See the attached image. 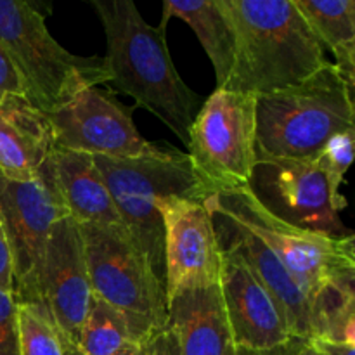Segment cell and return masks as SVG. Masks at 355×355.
<instances>
[{
    "instance_id": "obj_27",
    "label": "cell",
    "mask_w": 355,
    "mask_h": 355,
    "mask_svg": "<svg viewBox=\"0 0 355 355\" xmlns=\"http://www.w3.org/2000/svg\"><path fill=\"white\" fill-rule=\"evenodd\" d=\"M159 343H162L163 355H180L175 336H173V333L170 331V329H165V331L159 335Z\"/></svg>"
},
{
    "instance_id": "obj_2",
    "label": "cell",
    "mask_w": 355,
    "mask_h": 355,
    "mask_svg": "<svg viewBox=\"0 0 355 355\" xmlns=\"http://www.w3.org/2000/svg\"><path fill=\"white\" fill-rule=\"evenodd\" d=\"M236 33V61L222 87L239 94L277 92L328 64L322 44L295 0H222Z\"/></svg>"
},
{
    "instance_id": "obj_21",
    "label": "cell",
    "mask_w": 355,
    "mask_h": 355,
    "mask_svg": "<svg viewBox=\"0 0 355 355\" xmlns=\"http://www.w3.org/2000/svg\"><path fill=\"white\" fill-rule=\"evenodd\" d=\"M21 355H64L61 338L44 305L17 302Z\"/></svg>"
},
{
    "instance_id": "obj_3",
    "label": "cell",
    "mask_w": 355,
    "mask_h": 355,
    "mask_svg": "<svg viewBox=\"0 0 355 355\" xmlns=\"http://www.w3.org/2000/svg\"><path fill=\"white\" fill-rule=\"evenodd\" d=\"M352 89L329 61L298 85L255 96L257 158L312 159L336 134L355 130Z\"/></svg>"
},
{
    "instance_id": "obj_18",
    "label": "cell",
    "mask_w": 355,
    "mask_h": 355,
    "mask_svg": "<svg viewBox=\"0 0 355 355\" xmlns=\"http://www.w3.org/2000/svg\"><path fill=\"white\" fill-rule=\"evenodd\" d=\"M172 17L182 19L196 33L214 64L217 89H222L236 61L234 26L222 0H165L159 30L166 31V24Z\"/></svg>"
},
{
    "instance_id": "obj_1",
    "label": "cell",
    "mask_w": 355,
    "mask_h": 355,
    "mask_svg": "<svg viewBox=\"0 0 355 355\" xmlns=\"http://www.w3.org/2000/svg\"><path fill=\"white\" fill-rule=\"evenodd\" d=\"M104 35L107 87L134 97L162 120L187 148L201 97L180 78L166 47L165 31L146 23L132 0H92Z\"/></svg>"
},
{
    "instance_id": "obj_26",
    "label": "cell",
    "mask_w": 355,
    "mask_h": 355,
    "mask_svg": "<svg viewBox=\"0 0 355 355\" xmlns=\"http://www.w3.org/2000/svg\"><path fill=\"white\" fill-rule=\"evenodd\" d=\"M309 347L321 355H355V345L329 342V340H311Z\"/></svg>"
},
{
    "instance_id": "obj_25",
    "label": "cell",
    "mask_w": 355,
    "mask_h": 355,
    "mask_svg": "<svg viewBox=\"0 0 355 355\" xmlns=\"http://www.w3.org/2000/svg\"><path fill=\"white\" fill-rule=\"evenodd\" d=\"M0 288L2 290H14V272H12V255H10L9 243L0 222Z\"/></svg>"
},
{
    "instance_id": "obj_30",
    "label": "cell",
    "mask_w": 355,
    "mask_h": 355,
    "mask_svg": "<svg viewBox=\"0 0 355 355\" xmlns=\"http://www.w3.org/2000/svg\"><path fill=\"white\" fill-rule=\"evenodd\" d=\"M116 355H146V345H132Z\"/></svg>"
},
{
    "instance_id": "obj_29",
    "label": "cell",
    "mask_w": 355,
    "mask_h": 355,
    "mask_svg": "<svg viewBox=\"0 0 355 355\" xmlns=\"http://www.w3.org/2000/svg\"><path fill=\"white\" fill-rule=\"evenodd\" d=\"M225 355H267L263 352H253V350H248V349H243V347H236V345H231L227 349V352Z\"/></svg>"
},
{
    "instance_id": "obj_5",
    "label": "cell",
    "mask_w": 355,
    "mask_h": 355,
    "mask_svg": "<svg viewBox=\"0 0 355 355\" xmlns=\"http://www.w3.org/2000/svg\"><path fill=\"white\" fill-rule=\"evenodd\" d=\"M0 44L16 68L24 97L49 114L87 87L110 83L103 58L66 51L31 2L0 0Z\"/></svg>"
},
{
    "instance_id": "obj_20",
    "label": "cell",
    "mask_w": 355,
    "mask_h": 355,
    "mask_svg": "<svg viewBox=\"0 0 355 355\" xmlns=\"http://www.w3.org/2000/svg\"><path fill=\"white\" fill-rule=\"evenodd\" d=\"M137 345L125 315L106 302L94 297L92 307L80 329L76 355H116Z\"/></svg>"
},
{
    "instance_id": "obj_16",
    "label": "cell",
    "mask_w": 355,
    "mask_h": 355,
    "mask_svg": "<svg viewBox=\"0 0 355 355\" xmlns=\"http://www.w3.org/2000/svg\"><path fill=\"white\" fill-rule=\"evenodd\" d=\"M168 322L180 355H225L232 345L220 286L196 288L166 300Z\"/></svg>"
},
{
    "instance_id": "obj_12",
    "label": "cell",
    "mask_w": 355,
    "mask_h": 355,
    "mask_svg": "<svg viewBox=\"0 0 355 355\" xmlns=\"http://www.w3.org/2000/svg\"><path fill=\"white\" fill-rule=\"evenodd\" d=\"M166 300L220 281L222 253L210 211L201 200L170 198L162 205Z\"/></svg>"
},
{
    "instance_id": "obj_19",
    "label": "cell",
    "mask_w": 355,
    "mask_h": 355,
    "mask_svg": "<svg viewBox=\"0 0 355 355\" xmlns=\"http://www.w3.org/2000/svg\"><path fill=\"white\" fill-rule=\"evenodd\" d=\"M309 26L328 49L340 75L354 87L355 78V2L354 0H295Z\"/></svg>"
},
{
    "instance_id": "obj_7",
    "label": "cell",
    "mask_w": 355,
    "mask_h": 355,
    "mask_svg": "<svg viewBox=\"0 0 355 355\" xmlns=\"http://www.w3.org/2000/svg\"><path fill=\"white\" fill-rule=\"evenodd\" d=\"M186 149L207 196L248 186L257 163L255 96L215 89L191 125Z\"/></svg>"
},
{
    "instance_id": "obj_4",
    "label": "cell",
    "mask_w": 355,
    "mask_h": 355,
    "mask_svg": "<svg viewBox=\"0 0 355 355\" xmlns=\"http://www.w3.org/2000/svg\"><path fill=\"white\" fill-rule=\"evenodd\" d=\"M123 229L165 288V232L162 205L170 198L207 200L187 153L166 142L139 158L94 156ZM166 291V288H165Z\"/></svg>"
},
{
    "instance_id": "obj_14",
    "label": "cell",
    "mask_w": 355,
    "mask_h": 355,
    "mask_svg": "<svg viewBox=\"0 0 355 355\" xmlns=\"http://www.w3.org/2000/svg\"><path fill=\"white\" fill-rule=\"evenodd\" d=\"M205 205L210 211L220 252L232 253L248 266L253 276L263 284V288L279 305L295 338L309 345L312 340L311 305L298 281L262 239L257 238L227 211L217 207L210 198L205 200Z\"/></svg>"
},
{
    "instance_id": "obj_28",
    "label": "cell",
    "mask_w": 355,
    "mask_h": 355,
    "mask_svg": "<svg viewBox=\"0 0 355 355\" xmlns=\"http://www.w3.org/2000/svg\"><path fill=\"white\" fill-rule=\"evenodd\" d=\"M146 355H163L162 354V343H159V336L146 343Z\"/></svg>"
},
{
    "instance_id": "obj_11",
    "label": "cell",
    "mask_w": 355,
    "mask_h": 355,
    "mask_svg": "<svg viewBox=\"0 0 355 355\" xmlns=\"http://www.w3.org/2000/svg\"><path fill=\"white\" fill-rule=\"evenodd\" d=\"M38 295L61 338L64 355H76L80 329L92 307L94 290L82 234L71 217L55 222L49 234Z\"/></svg>"
},
{
    "instance_id": "obj_9",
    "label": "cell",
    "mask_w": 355,
    "mask_h": 355,
    "mask_svg": "<svg viewBox=\"0 0 355 355\" xmlns=\"http://www.w3.org/2000/svg\"><path fill=\"white\" fill-rule=\"evenodd\" d=\"M69 217L49 159L30 180H12L0 173V222L12 255L14 298L40 304L38 277L52 227Z\"/></svg>"
},
{
    "instance_id": "obj_17",
    "label": "cell",
    "mask_w": 355,
    "mask_h": 355,
    "mask_svg": "<svg viewBox=\"0 0 355 355\" xmlns=\"http://www.w3.org/2000/svg\"><path fill=\"white\" fill-rule=\"evenodd\" d=\"M49 166L68 215L76 224L123 227L94 156L54 149Z\"/></svg>"
},
{
    "instance_id": "obj_31",
    "label": "cell",
    "mask_w": 355,
    "mask_h": 355,
    "mask_svg": "<svg viewBox=\"0 0 355 355\" xmlns=\"http://www.w3.org/2000/svg\"><path fill=\"white\" fill-rule=\"evenodd\" d=\"M302 355H321V354H318V352H315V350H312L311 347L307 345L304 350H302Z\"/></svg>"
},
{
    "instance_id": "obj_8",
    "label": "cell",
    "mask_w": 355,
    "mask_h": 355,
    "mask_svg": "<svg viewBox=\"0 0 355 355\" xmlns=\"http://www.w3.org/2000/svg\"><path fill=\"white\" fill-rule=\"evenodd\" d=\"M315 158H257L246 186L257 203L291 227L343 239L354 232L340 218L347 200Z\"/></svg>"
},
{
    "instance_id": "obj_13",
    "label": "cell",
    "mask_w": 355,
    "mask_h": 355,
    "mask_svg": "<svg viewBox=\"0 0 355 355\" xmlns=\"http://www.w3.org/2000/svg\"><path fill=\"white\" fill-rule=\"evenodd\" d=\"M222 253L220 286L232 345L253 352H274L298 343L279 305L245 262L232 253ZM304 343V342H300Z\"/></svg>"
},
{
    "instance_id": "obj_23",
    "label": "cell",
    "mask_w": 355,
    "mask_h": 355,
    "mask_svg": "<svg viewBox=\"0 0 355 355\" xmlns=\"http://www.w3.org/2000/svg\"><path fill=\"white\" fill-rule=\"evenodd\" d=\"M0 355H21L19 319L14 293L0 288Z\"/></svg>"
},
{
    "instance_id": "obj_6",
    "label": "cell",
    "mask_w": 355,
    "mask_h": 355,
    "mask_svg": "<svg viewBox=\"0 0 355 355\" xmlns=\"http://www.w3.org/2000/svg\"><path fill=\"white\" fill-rule=\"evenodd\" d=\"M94 297L125 315L137 345L166 329V291L123 227L78 224Z\"/></svg>"
},
{
    "instance_id": "obj_24",
    "label": "cell",
    "mask_w": 355,
    "mask_h": 355,
    "mask_svg": "<svg viewBox=\"0 0 355 355\" xmlns=\"http://www.w3.org/2000/svg\"><path fill=\"white\" fill-rule=\"evenodd\" d=\"M14 94L24 96L23 85H21V80L17 76L12 61L7 55L3 45L0 44V101L7 96H14Z\"/></svg>"
},
{
    "instance_id": "obj_15",
    "label": "cell",
    "mask_w": 355,
    "mask_h": 355,
    "mask_svg": "<svg viewBox=\"0 0 355 355\" xmlns=\"http://www.w3.org/2000/svg\"><path fill=\"white\" fill-rule=\"evenodd\" d=\"M54 151L47 114L24 96L0 101V173L12 180H30Z\"/></svg>"
},
{
    "instance_id": "obj_10",
    "label": "cell",
    "mask_w": 355,
    "mask_h": 355,
    "mask_svg": "<svg viewBox=\"0 0 355 355\" xmlns=\"http://www.w3.org/2000/svg\"><path fill=\"white\" fill-rule=\"evenodd\" d=\"M54 149L104 158H139L158 151L162 142L139 134L132 111L110 92L87 87L47 114Z\"/></svg>"
},
{
    "instance_id": "obj_22",
    "label": "cell",
    "mask_w": 355,
    "mask_h": 355,
    "mask_svg": "<svg viewBox=\"0 0 355 355\" xmlns=\"http://www.w3.org/2000/svg\"><path fill=\"white\" fill-rule=\"evenodd\" d=\"M354 141L355 130H345L336 134L329 139L328 144L322 148V151L315 156L319 165L338 182H343L347 170L350 168L354 159Z\"/></svg>"
}]
</instances>
